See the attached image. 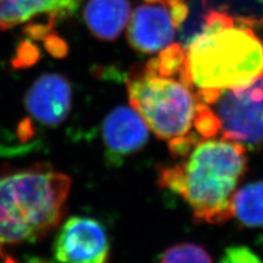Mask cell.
<instances>
[{"label":"cell","instance_id":"cell-1","mask_svg":"<svg viewBox=\"0 0 263 263\" xmlns=\"http://www.w3.org/2000/svg\"><path fill=\"white\" fill-rule=\"evenodd\" d=\"M247 169L242 145L205 138L181 161L159 166L158 184L182 197L197 223L218 225L233 217L234 195Z\"/></svg>","mask_w":263,"mask_h":263},{"label":"cell","instance_id":"cell-9","mask_svg":"<svg viewBox=\"0 0 263 263\" xmlns=\"http://www.w3.org/2000/svg\"><path fill=\"white\" fill-rule=\"evenodd\" d=\"M71 106V87L59 73L41 76L26 97L28 113L45 126H57L68 117Z\"/></svg>","mask_w":263,"mask_h":263},{"label":"cell","instance_id":"cell-14","mask_svg":"<svg viewBox=\"0 0 263 263\" xmlns=\"http://www.w3.org/2000/svg\"><path fill=\"white\" fill-rule=\"evenodd\" d=\"M219 263H263V261L248 247L230 246L225 249Z\"/></svg>","mask_w":263,"mask_h":263},{"label":"cell","instance_id":"cell-8","mask_svg":"<svg viewBox=\"0 0 263 263\" xmlns=\"http://www.w3.org/2000/svg\"><path fill=\"white\" fill-rule=\"evenodd\" d=\"M102 137L106 156L115 163L143 149L149 138V128L132 106L121 105L106 115Z\"/></svg>","mask_w":263,"mask_h":263},{"label":"cell","instance_id":"cell-12","mask_svg":"<svg viewBox=\"0 0 263 263\" xmlns=\"http://www.w3.org/2000/svg\"><path fill=\"white\" fill-rule=\"evenodd\" d=\"M233 216L246 228H263V181H254L236 191Z\"/></svg>","mask_w":263,"mask_h":263},{"label":"cell","instance_id":"cell-2","mask_svg":"<svg viewBox=\"0 0 263 263\" xmlns=\"http://www.w3.org/2000/svg\"><path fill=\"white\" fill-rule=\"evenodd\" d=\"M185 53L189 79L199 91L240 88L263 76V42L226 12H209Z\"/></svg>","mask_w":263,"mask_h":263},{"label":"cell","instance_id":"cell-17","mask_svg":"<svg viewBox=\"0 0 263 263\" xmlns=\"http://www.w3.org/2000/svg\"><path fill=\"white\" fill-rule=\"evenodd\" d=\"M3 263H18V262H15L11 257H7Z\"/></svg>","mask_w":263,"mask_h":263},{"label":"cell","instance_id":"cell-13","mask_svg":"<svg viewBox=\"0 0 263 263\" xmlns=\"http://www.w3.org/2000/svg\"><path fill=\"white\" fill-rule=\"evenodd\" d=\"M159 263H213V261L203 247L193 242H182L164 251Z\"/></svg>","mask_w":263,"mask_h":263},{"label":"cell","instance_id":"cell-5","mask_svg":"<svg viewBox=\"0 0 263 263\" xmlns=\"http://www.w3.org/2000/svg\"><path fill=\"white\" fill-rule=\"evenodd\" d=\"M187 12L185 0H143L128 21L129 44L144 54L163 51L171 45Z\"/></svg>","mask_w":263,"mask_h":263},{"label":"cell","instance_id":"cell-4","mask_svg":"<svg viewBox=\"0 0 263 263\" xmlns=\"http://www.w3.org/2000/svg\"><path fill=\"white\" fill-rule=\"evenodd\" d=\"M187 73L164 75L146 67L127 82L130 106L162 141L191 135L200 99Z\"/></svg>","mask_w":263,"mask_h":263},{"label":"cell","instance_id":"cell-16","mask_svg":"<svg viewBox=\"0 0 263 263\" xmlns=\"http://www.w3.org/2000/svg\"><path fill=\"white\" fill-rule=\"evenodd\" d=\"M27 263H53V262L42 258H31L28 260Z\"/></svg>","mask_w":263,"mask_h":263},{"label":"cell","instance_id":"cell-10","mask_svg":"<svg viewBox=\"0 0 263 263\" xmlns=\"http://www.w3.org/2000/svg\"><path fill=\"white\" fill-rule=\"evenodd\" d=\"M81 0H0V28L11 29L40 15L52 20L77 10Z\"/></svg>","mask_w":263,"mask_h":263},{"label":"cell","instance_id":"cell-7","mask_svg":"<svg viewBox=\"0 0 263 263\" xmlns=\"http://www.w3.org/2000/svg\"><path fill=\"white\" fill-rule=\"evenodd\" d=\"M211 106L220 122L223 138L247 149L263 147V112L237 96L233 89L221 90Z\"/></svg>","mask_w":263,"mask_h":263},{"label":"cell","instance_id":"cell-3","mask_svg":"<svg viewBox=\"0 0 263 263\" xmlns=\"http://www.w3.org/2000/svg\"><path fill=\"white\" fill-rule=\"evenodd\" d=\"M70 187L69 176L45 163L0 176V253L51 233L64 216Z\"/></svg>","mask_w":263,"mask_h":263},{"label":"cell","instance_id":"cell-6","mask_svg":"<svg viewBox=\"0 0 263 263\" xmlns=\"http://www.w3.org/2000/svg\"><path fill=\"white\" fill-rule=\"evenodd\" d=\"M53 252L59 263H109L111 245L100 221L77 215L69 217L61 226Z\"/></svg>","mask_w":263,"mask_h":263},{"label":"cell","instance_id":"cell-15","mask_svg":"<svg viewBox=\"0 0 263 263\" xmlns=\"http://www.w3.org/2000/svg\"><path fill=\"white\" fill-rule=\"evenodd\" d=\"M237 96L263 112V76L250 85L233 89Z\"/></svg>","mask_w":263,"mask_h":263},{"label":"cell","instance_id":"cell-11","mask_svg":"<svg viewBox=\"0 0 263 263\" xmlns=\"http://www.w3.org/2000/svg\"><path fill=\"white\" fill-rule=\"evenodd\" d=\"M129 14V0H89L84 10L88 29L103 41L119 37L128 24Z\"/></svg>","mask_w":263,"mask_h":263}]
</instances>
